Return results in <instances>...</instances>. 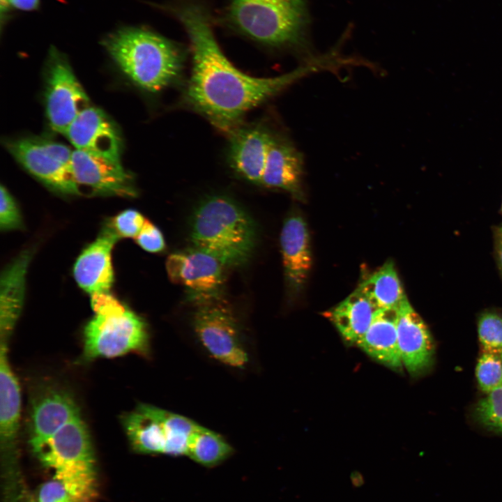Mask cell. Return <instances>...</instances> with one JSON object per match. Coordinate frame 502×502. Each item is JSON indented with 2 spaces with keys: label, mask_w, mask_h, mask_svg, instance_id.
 <instances>
[{
  "label": "cell",
  "mask_w": 502,
  "mask_h": 502,
  "mask_svg": "<svg viewBox=\"0 0 502 502\" xmlns=\"http://www.w3.org/2000/svg\"><path fill=\"white\" fill-rule=\"evenodd\" d=\"M167 10L182 24L190 43L192 68L185 102L227 134L240 126L250 110L325 65L324 60H318L273 77L247 75L222 52L204 4L198 0H174Z\"/></svg>",
  "instance_id": "cell-1"
},
{
  "label": "cell",
  "mask_w": 502,
  "mask_h": 502,
  "mask_svg": "<svg viewBox=\"0 0 502 502\" xmlns=\"http://www.w3.org/2000/svg\"><path fill=\"white\" fill-rule=\"evenodd\" d=\"M105 45L122 72L149 92L162 91L173 84L183 67L181 47L147 29H121L106 39Z\"/></svg>",
  "instance_id": "cell-2"
},
{
  "label": "cell",
  "mask_w": 502,
  "mask_h": 502,
  "mask_svg": "<svg viewBox=\"0 0 502 502\" xmlns=\"http://www.w3.org/2000/svg\"><path fill=\"white\" fill-rule=\"evenodd\" d=\"M190 237L194 248L215 257L224 266H236L250 257L256 230L250 217L236 201L214 195L202 200L195 209Z\"/></svg>",
  "instance_id": "cell-3"
},
{
  "label": "cell",
  "mask_w": 502,
  "mask_h": 502,
  "mask_svg": "<svg viewBox=\"0 0 502 502\" xmlns=\"http://www.w3.org/2000/svg\"><path fill=\"white\" fill-rule=\"evenodd\" d=\"M229 24L238 33L266 46H300L308 15L303 0H230Z\"/></svg>",
  "instance_id": "cell-4"
},
{
  "label": "cell",
  "mask_w": 502,
  "mask_h": 502,
  "mask_svg": "<svg viewBox=\"0 0 502 502\" xmlns=\"http://www.w3.org/2000/svg\"><path fill=\"white\" fill-rule=\"evenodd\" d=\"M36 455L75 502L93 501L97 492L95 458L81 416L62 427Z\"/></svg>",
  "instance_id": "cell-5"
},
{
  "label": "cell",
  "mask_w": 502,
  "mask_h": 502,
  "mask_svg": "<svg viewBox=\"0 0 502 502\" xmlns=\"http://www.w3.org/2000/svg\"><path fill=\"white\" fill-rule=\"evenodd\" d=\"M192 326L197 342L213 360L239 370L248 365L249 347L240 323L219 298L197 304Z\"/></svg>",
  "instance_id": "cell-6"
},
{
  "label": "cell",
  "mask_w": 502,
  "mask_h": 502,
  "mask_svg": "<svg viewBox=\"0 0 502 502\" xmlns=\"http://www.w3.org/2000/svg\"><path fill=\"white\" fill-rule=\"evenodd\" d=\"M149 337L144 319L127 308L108 314H95L84 330L82 358H114L130 352L146 354Z\"/></svg>",
  "instance_id": "cell-7"
},
{
  "label": "cell",
  "mask_w": 502,
  "mask_h": 502,
  "mask_svg": "<svg viewBox=\"0 0 502 502\" xmlns=\"http://www.w3.org/2000/svg\"><path fill=\"white\" fill-rule=\"evenodd\" d=\"M12 155L32 175L60 192L79 195L71 167L73 151L47 139L26 137L7 144Z\"/></svg>",
  "instance_id": "cell-8"
},
{
  "label": "cell",
  "mask_w": 502,
  "mask_h": 502,
  "mask_svg": "<svg viewBox=\"0 0 502 502\" xmlns=\"http://www.w3.org/2000/svg\"><path fill=\"white\" fill-rule=\"evenodd\" d=\"M45 96L50 126L63 135L77 116L90 107L89 98L67 58L55 48L50 50L46 63Z\"/></svg>",
  "instance_id": "cell-9"
},
{
  "label": "cell",
  "mask_w": 502,
  "mask_h": 502,
  "mask_svg": "<svg viewBox=\"0 0 502 502\" xmlns=\"http://www.w3.org/2000/svg\"><path fill=\"white\" fill-rule=\"evenodd\" d=\"M223 266L215 257L196 248L172 253L166 261L169 280L184 286L189 300L197 305L219 298Z\"/></svg>",
  "instance_id": "cell-10"
},
{
  "label": "cell",
  "mask_w": 502,
  "mask_h": 502,
  "mask_svg": "<svg viewBox=\"0 0 502 502\" xmlns=\"http://www.w3.org/2000/svg\"><path fill=\"white\" fill-rule=\"evenodd\" d=\"M71 167L79 190L81 187H85L100 195H136L133 179L125 171L119 160L75 149Z\"/></svg>",
  "instance_id": "cell-11"
},
{
  "label": "cell",
  "mask_w": 502,
  "mask_h": 502,
  "mask_svg": "<svg viewBox=\"0 0 502 502\" xmlns=\"http://www.w3.org/2000/svg\"><path fill=\"white\" fill-rule=\"evenodd\" d=\"M80 416L78 406L66 390L48 386L40 390L31 403L29 443L37 454L65 425Z\"/></svg>",
  "instance_id": "cell-12"
},
{
  "label": "cell",
  "mask_w": 502,
  "mask_h": 502,
  "mask_svg": "<svg viewBox=\"0 0 502 502\" xmlns=\"http://www.w3.org/2000/svg\"><path fill=\"white\" fill-rule=\"evenodd\" d=\"M64 135L75 149L119 160L121 138L117 128L98 108L89 107L84 109Z\"/></svg>",
  "instance_id": "cell-13"
},
{
  "label": "cell",
  "mask_w": 502,
  "mask_h": 502,
  "mask_svg": "<svg viewBox=\"0 0 502 502\" xmlns=\"http://www.w3.org/2000/svg\"><path fill=\"white\" fill-rule=\"evenodd\" d=\"M280 246L286 282L290 293L296 295L304 288L312 266L310 234L303 217L291 213L284 220Z\"/></svg>",
  "instance_id": "cell-14"
},
{
  "label": "cell",
  "mask_w": 502,
  "mask_h": 502,
  "mask_svg": "<svg viewBox=\"0 0 502 502\" xmlns=\"http://www.w3.org/2000/svg\"><path fill=\"white\" fill-rule=\"evenodd\" d=\"M229 135L231 167L247 181L260 184L273 134L255 124L239 126Z\"/></svg>",
  "instance_id": "cell-15"
},
{
  "label": "cell",
  "mask_w": 502,
  "mask_h": 502,
  "mask_svg": "<svg viewBox=\"0 0 502 502\" xmlns=\"http://www.w3.org/2000/svg\"><path fill=\"white\" fill-rule=\"evenodd\" d=\"M119 238L109 227H107L75 261L73 268L75 280L91 295L109 291L114 280L112 250Z\"/></svg>",
  "instance_id": "cell-16"
},
{
  "label": "cell",
  "mask_w": 502,
  "mask_h": 502,
  "mask_svg": "<svg viewBox=\"0 0 502 502\" xmlns=\"http://www.w3.org/2000/svg\"><path fill=\"white\" fill-rule=\"evenodd\" d=\"M397 341L403 365L413 376L432 364L434 343L426 324L409 301L398 309Z\"/></svg>",
  "instance_id": "cell-17"
},
{
  "label": "cell",
  "mask_w": 502,
  "mask_h": 502,
  "mask_svg": "<svg viewBox=\"0 0 502 502\" xmlns=\"http://www.w3.org/2000/svg\"><path fill=\"white\" fill-rule=\"evenodd\" d=\"M20 408V389L8 361L7 342L1 340L0 441L6 466L15 464Z\"/></svg>",
  "instance_id": "cell-18"
},
{
  "label": "cell",
  "mask_w": 502,
  "mask_h": 502,
  "mask_svg": "<svg viewBox=\"0 0 502 502\" xmlns=\"http://www.w3.org/2000/svg\"><path fill=\"white\" fill-rule=\"evenodd\" d=\"M303 176L301 153L288 139L273 135L260 184L284 190L302 200Z\"/></svg>",
  "instance_id": "cell-19"
},
{
  "label": "cell",
  "mask_w": 502,
  "mask_h": 502,
  "mask_svg": "<svg viewBox=\"0 0 502 502\" xmlns=\"http://www.w3.org/2000/svg\"><path fill=\"white\" fill-rule=\"evenodd\" d=\"M169 411L139 404L125 414L122 424L135 452L142 454H164L168 434Z\"/></svg>",
  "instance_id": "cell-20"
},
{
  "label": "cell",
  "mask_w": 502,
  "mask_h": 502,
  "mask_svg": "<svg viewBox=\"0 0 502 502\" xmlns=\"http://www.w3.org/2000/svg\"><path fill=\"white\" fill-rule=\"evenodd\" d=\"M398 309H381L358 342L367 355L380 363L400 371L403 363L397 341Z\"/></svg>",
  "instance_id": "cell-21"
},
{
  "label": "cell",
  "mask_w": 502,
  "mask_h": 502,
  "mask_svg": "<svg viewBox=\"0 0 502 502\" xmlns=\"http://www.w3.org/2000/svg\"><path fill=\"white\" fill-rule=\"evenodd\" d=\"M31 258V252H23L1 273V340L8 341L20 314L24 296L25 276Z\"/></svg>",
  "instance_id": "cell-22"
},
{
  "label": "cell",
  "mask_w": 502,
  "mask_h": 502,
  "mask_svg": "<svg viewBox=\"0 0 502 502\" xmlns=\"http://www.w3.org/2000/svg\"><path fill=\"white\" fill-rule=\"evenodd\" d=\"M379 310L358 288L326 314L343 338L358 344Z\"/></svg>",
  "instance_id": "cell-23"
},
{
  "label": "cell",
  "mask_w": 502,
  "mask_h": 502,
  "mask_svg": "<svg viewBox=\"0 0 502 502\" xmlns=\"http://www.w3.org/2000/svg\"><path fill=\"white\" fill-rule=\"evenodd\" d=\"M379 310L399 309L408 299L391 259L358 287Z\"/></svg>",
  "instance_id": "cell-24"
},
{
  "label": "cell",
  "mask_w": 502,
  "mask_h": 502,
  "mask_svg": "<svg viewBox=\"0 0 502 502\" xmlns=\"http://www.w3.org/2000/svg\"><path fill=\"white\" fill-rule=\"evenodd\" d=\"M233 453L234 448L220 434L198 424L188 440L187 456L206 468L220 465Z\"/></svg>",
  "instance_id": "cell-25"
},
{
  "label": "cell",
  "mask_w": 502,
  "mask_h": 502,
  "mask_svg": "<svg viewBox=\"0 0 502 502\" xmlns=\"http://www.w3.org/2000/svg\"><path fill=\"white\" fill-rule=\"evenodd\" d=\"M476 376L486 393L502 386V353L483 351L476 367Z\"/></svg>",
  "instance_id": "cell-26"
},
{
  "label": "cell",
  "mask_w": 502,
  "mask_h": 502,
  "mask_svg": "<svg viewBox=\"0 0 502 502\" xmlns=\"http://www.w3.org/2000/svg\"><path fill=\"white\" fill-rule=\"evenodd\" d=\"M487 394L476 407V417L485 428L502 434V386Z\"/></svg>",
  "instance_id": "cell-27"
},
{
  "label": "cell",
  "mask_w": 502,
  "mask_h": 502,
  "mask_svg": "<svg viewBox=\"0 0 502 502\" xmlns=\"http://www.w3.org/2000/svg\"><path fill=\"white\" fill-rule=\"evenodd\" d=\"M478 333L483 351L502 353V316L483 313L478 321Z\"/></svg>",
  "instance_id": "cell-28"
},
{
  "label": "cell",
  "mask_w": 502,
  "mask_h": 502,
  "mask_svg": "<svg viewBox=\"0 0 502 502\" xmlns=\"http://www.w3.org/2000/svg\"><path fill=\"white\" fill-rule=\"evenodd\" d=\"M146 219L137 211L127 209L113 218L109 225L119 237L136 238L142 229Z\"/></svg>",
  "instance_id": "cell-29"
},
{
  "label": "cell",
  "mask_w": 502,
  "mask_h": 502,
  "mask_svg": "<svg viewBox=\"0 0 502 502\" xmlns=\"http://www.w3.org/2000/svg\"><path fill=\"white\" fill-rule=\"evenodd\" d=\"M0 227L2 230L22 227V217L16 202L7 188L1 185Z\"/></svg>",
  "instance_id": "cell-30"
},
{
  "label": "cell",
  "mask_w": 502,
  "mask_h": 502,
  "mask_svg": "<svg viewBox=\"0 0 502 502\" xmlns=\"http://www.w3.org/2000/svg\"><path fill=\"white\" fill-rule=\"evenodd\" d=\"M135 241L141 248L150 252H160L165 247V239L160 230L146 219Z\"/></svg>",
  "instance_id": "cell-31"
},
{
  "label": "cell",
  "mask_w": 502,
  "mask_h": 502,
  "mask_svg": "<svg viewBox=\"0 0 502 502\" xmlns=\"http://www.w3.org/2000/svg\"><path fill=\"white\" fill-rule=\"evenodd\" d=\"M37 502H75L63 485L54 478L39 488Z\"/></svg>",
  "instance_id": "cell-32"
},
{
  "label": "cell",
  "mask_w": 502,
  "mask_h": 502,
  "mask_svg": "<svg viewBox=\"0 0 502 502\" xmlns=\"http://www.w3.org/2000/svg\"><path fill=\"white\" fill-rule=\"evenodd\" d=\"M91 305L95 314H108L125 311L126 307L109 291L91 295Z\"/></svg>",
  "instance_id": "cell-33"
},
{
  "label": "cell",
  "mask_w": 502,
  "mask_h": 502,
  "mask_svg": "<svg viewBox=\"0 0 502 502\" xmlns=\"http://www.w3.org/2000/svg\"><path fill=\"white\" fill-rule=\"evenodd\" d=\"M10 4L13 7L22 10H33L38 8L39 0H1V3Z\"/></svg>",
  "instance_id": "cell-34"
},
{
  "label": "cell",
  "mask_w": 502,
  "mask_h": 502,
  "mask_svg": "<svg viewBox=\"0 0 502 502\" xmlns=\"http://www.w3.org/2000/svg\"><path fill=\"white\" fill-rule=\"evenodd\" d=\"M496 245L498 263L502 272V228L497 233Z\"/></svg>",
  "instance_id": "cell-35"
},
{
  "label": "cell",
  "mask_w": 502,
  "mask_h": 502,
  "mask_svg": "<svg viewBox=\"0 0 502 502\" xmlns=\"http://www.w3.org/2000/svg\"><path fill=\"white\" fill-rule=\"evenodd\" d=\"M26 502H36V501H32V500H30V501H26Z\"/></svg>",
  "instance_id": "cell-36"
},
{
  "label": "cell",
  "mask_w": 502,
  "mask_h": 502,
  "mask_svg": "<svg viewBox=\"0 0 502 502\" xmlns=\"http://www.w3.org/2000/svg\"><path fill=\"white\" fill-rule=\"evenodd\" d=\"M502 228V227H501Z\"/></svg>",
  "instance_id": "cell-37"
}]
</instances>
